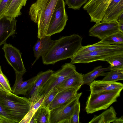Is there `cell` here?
I'll return each mask as SVG.
<instances>
[{
	"instance_id": "obj_1",
	"label": "cell",
	"mask_w": 123,
	"mask_h": 123,
	"mask_svg": "<svg viewBox=\"0 0 123 123\" xmlns=\"http://www.w3.org/2000/svg\"><path fill=\"white\" fill-rule=\"evenodd\" d=\"M82 40L81 37L77 34L61 37L42 57L43 63L53 64L60 61L71 58L82 46Z\"/></svg>"
},
{
	"instance_id": "obj_2",
	"label": "cell",
	"mask_w": 123,
	"mask_h": 123,
	"mask_svg": "<svg viewBox=\"0 0 123 123\" xmlns=\"http://www.w3.org/2000/svg\"><path fill=\"white\" fill-rule=\"evenodd\" d=\"M60 0H37L31 5L29 14L32 21L37 24L39 39L46 36L52 14Z\"/></svg>"
},
{
	"instance_id": "obj_3",
	"label": "cell",
	"mask_w": 123,
	"mask_h": 123,
	"mask_svg": "<svg viewBox=\"0 0 123 123\" xmlns=\"http://www.w3.org/2000/svg\"><path fill=\"white\" fill-rule=\"evenodd\" d=\"M0 103L14 123H19L29 111L32 103L26 97L0 91Z\"/></svg>"
},
{
	"instance_id": "obj_4",
	"label": "cell",
	"mask_w": 123,
	"mask_h": 123,
	"mask_svg": "<svg viewBox=\"0 0 123 123\" xmlns=\"http://www.w3.org/2000/svg\"><path fill=\"white\" fill-rule=\"evenodd\" d=\"M123 54V44L107 45L95 51L74 55L71 58L70 63H88L100 61L117 55Z\"/></svg>"
},
{
	"instance_id": "obj_5",
	"label": "cell",
	"mask_w": 123,
	"mask_h": 123,
	"mask_svg": "<svg viewBox=\"0 0 123 123\" xmlns=\"http://www.w3.org/2000/svg\"><path fill=\"white\" fill-rule=\"evenodd\" d=\"M122 90H115L98 93H90L86 103L85 110L87 114L105 110L117 101Z\"/></svg>"
},
{
	"instance_id": "obj_6",
	"label": "cell",
	"mask_w": 123,
	"mask_h": 123,
	"mask_svg": "<svg viewBox=\"0 0 123 123\" xmlns=\"http://www.w3.org/2000/svg\"><path fill=\"white\" fill-rule=\"evenodd\" d=\"M75 70L76 67L73 64L70 63L63 65L60 69L52 74L43 86L37 97L42 96L46 97L53 88L61 84Z\"/></svg>"
},
{
	"instance_id": "obj_7",
	"label": "cell",
	"mask_w": 123,
	"mask_h": 123,
	"mask_svg": "<svg viewBox=\"0 0 123 123\" xmlns=\"http://www.w3.org/2000/svg\"><path fill=\"white\" fill-rule=\"evenodd\" d=\"M82 94L77 93L70 101L50 110L49 123H70L75 106Z\"/></svg>"
},
{
	"instance_id": "obj_8",
	"label": "cell",
	"mask_w": 123,
	"mask_h": 123,
	"mask_svg": "<svg viewBox=\"0 0 123 123\" xmlns=\"http://www.w3.org/2000/svg\"><path fill=\"white\" fill-rule=\"evenodd\" d=\"M64 0H61L55 8L51 17L46 36H51L60 32L64 29L68 20Z\"/></svg>"
},
{
	"instance_id": "obj_9",
	"label": "cell",
	"mask_w": 123,
	"mask_h": 123,
	"mask_svg": "<svg viewBox=\"0 0 123 123\" xmlns=\"http://www.w3.org/2000/svg\"><path fill=\"white\" fill-rule=\"evenodd\" d=\"M111 0H89L83 7L91 18V22H101Z\"/></svg>"
},
{
	"instance_id": "obj_10",
	"label": "cell",
	"mask_w": 123,
	"mask_h": 123,
	"mask_svg": "<svg viewBox=\"0 0 123 123\" xmlns=\"http://www.w3.org/2000/svg\"><path fill=\"white\" fill-rule=\"evenodd\" d=\"M7 62L15 72L24 74L26 72L19 50L12 45L6 43L2 48Z\"/></svg>"
},
{
	"instance_id": "obj_11",
	"label": "cell",
	"mask_w": 123,
	"mask_h": 123,
	"mask_svg": "<svg viewBox=\"0 0 123 123\" xmlns=\"http://www.w3.org/2000/svg\"><path fill=\"white\" fill-rule=\"evenodd\" d=\"M119 31L118 22L117 21L101 22L96 23L90 29L89 35L102 40Z\"/></svg>"
},
{
	"instance_id": "obj_12",
	"label": "cell",
	"mask_w": 123,
	"mask_h": 123,
	"mask_svg": "<svg viewBox=\"0 0 123 123\" xmlns=\"http://www.w3.org/2000/svg\"><path fill=\"white\" fill-rule=\"evenodd\" d=\"M54 71L49 70L41 72L37 74V77L31 89L27 92L26 98L32 103L37 99L43 86L50 78Z\"/></svg>"
},
{
	"instance_id": "obj_13",
	"label": "cell",
	"mask_w": 123,
	"mask_h": 123,
	"mask_svg": "<svg viewBox=\"0 0 123 123\" xmlns=\"http://www.w3.org/2000/svg\"><path fill=\"white\" fill-rule=\"evenodd\" d=\"M17 20L4 16L0 18V46L7 39L16 33Z\"/></svg>"
},
{
	"instance_id": "obj_14",
	"label": "cell",
	"mask_w": 123,
	"mask_h": 123,
	"mask_svg": "<svg viewBox=\"0 0 123 123\" xmlns=\"http://www.w3.org/2000/svg\"><path fill=\"white\" fill-rule=\"evenodd\" d=\"M81 87L69 88L59 92L49 105L50 110L69 102L76 96Z\"/></svg>"
},
{
	"instance_id": "obj_15",
	"label": "cell",
	"mask_w": 123,
	"mask_h": 123,
	"mask_svg": "<svg viewBox=\"0 0 123 123\" xmlns=\"http://www.w3.org/2000/svg\"><path fill=\"white\" fill-rule=\"evenodd\" d=\"M16 79L14 84L12 87V93L16 95L25 96L33 86L37 77V75L28 80H23V74L15 72Z\"/></svg>"
},
{
	"instance_id": "obj_16",
	"label": "cell",
	"mask_w": 123,
	"mask_h": 123,
	"mask_svg": "<svg viewBox=\"0 0 123 123\" xmlns=\"http://www.w3.org/2000/svg\"><path fill=\"white\" fill-rule=\"evenodd\" d=\"M56 41L52 40L51 36H49L39 39L33 47L34 56L36 59L32 65L40 57H42L48 53Z\"/></svg>"
},
{
	"instance_id": "obj_17",
	"label": "cell",
	"mask_w": 123,
	"mask_h": 123,
	"mask_svg": "<svg viewBox=\"0 0 123 123\" xmlns=\"http://www.w3.org/2000/svg\"><path fill=\"white\" fill-rule=\"evenodd\" d=\"M89 86L91 93H93L122 90L123 88V84L121 83L107 82L102 80H94Z\"/></svg>"
},
{
	"instance_id": "obj_18",
	"label": "cell",
	"mask_w": 123,
	"mask_h": 123,
	"mask_svg": "<svg viewBox=\"0 0 123 123\" xmlns=\"http://www.w3.org/2000/svg\"><path fill=\"white\" fill-rule=\"evenodd\" d=\"M83 84V74L75 70L61 84L55 87L59 92L69 88L81 87Z\"/></svg>"
},
{
	"instance_id": "obj_19",
	"label": "cell",
	"mask_w": 123,
	"mask_h": 123,
	"mask_svg": "<svg viewBox=\"0 0 123 123\" xmlns=\"http://www.w3.org/2000/svg\"><path fill=\"white\" fill-rule=\"evenodd\" d=\"M28 0H12L6 10L4 16L10 18L15 19L20 16L22 13L21 10L25 6Z\"/></svg>"
},
{
	"instance_id": "obj_20",
	"label": "cell",
	"mask_w": 123,
	"mask_h": 123,
	"mask_svg": "<svg viewBox=\"0 0 123 123\" xmlns=\"http://www.w3.org/2000/svg\"><path fill=\"white\" fill-rule=\"evenodd\" d=\"M117 118V113L112 106L99 115H95L89 123H109L113 122Z\"/></svg>"
},
{
	"instance_id": "obj_21",
	"label": "cell",
	"mask_w": 123,
	"mask_h": 123,
	"mask_svg": "<svg viewBox=\"0 0 123 123\" xmlns=\"http://www.w3.org/2000/svg\"><path fill=\"white\" fill-rule=\"evenodd\" d=\"M111 70L110 66L106 68H103L100 65L94 68L91 71L86 74H83L84 84L89 85L97 77L105 76L107 72H105Z\"/></svg>"
},
{
	"instance_id": "obj_22",
	"label": "cell",
	"mask_w": 123,
	"mask_h": 123,
	"mask_svg": "<svg viewBox=\"0 0 123 123\" xmlns=\"http://www.w3.org/2000/svg\"><path fill=\"white\" fill-rule=\"evenodd\" d=\"M50 110L41 105L34 114L29 123H49Z\"/></svg>"
},
{
	"instance_id": "obj_23",
	"label": "cell",
	"mask_w": 123,
	"mask_h": 123,
	"mask_svg": "<svg viewBox=\"0 0 123 123\" xmlns=\"http://www.w3.org/2000/svg\"><path fill=\"white\" fill-rule=\"evenodd\" d=\"M45 96H41L32 103L30 109L19 123H29L34 114L42 104Z\"/></svg>"
},
{
	"instance_id": "obj_24",
	"label": "cell",
	"mask_w": 123,
	"mask_h": 123,
	"mask_svg": "<svg viewBox=\"0 0 123 123\" xmlns=\"http://www.w3.org/2000/svg\"><path fill=\"white\" fill-rule=\"evenodd\" d=\"M105 61L110 64L111 70L123 72V54L113 56L107 58Z\"/></svg>"
},
{
	"instance_id": "obj_25",
	"label": "cell",
	"mask_w": 123,
	"mask_h": 123,
	"mask_svg": "<svg viewBox=\"0 0 123 123\" xmlns=\"http://www.w3.org/2000/svg\"><path fill=\"white\" fill-rule=\"evenodd\" d=\"M99 42L106 45L123 44V33L119 31L105 38Z\"/></svg>"
},
{
	"instance_id": "obj_26",
	"label": "cell",
	"mask_w": 123,
	"mask_h": 123,
	"mask_svg": "<svg viewBox=\"0 0 123 123\" xmlns=\"http://www.w3.org/2000/svg\"><path fill=\"white\" fill-rule=\"evenodd\" d=\"M123 12V0H121L117 5L106 16L104 17L101 22L117 21L119 15Z\"/></svg>"
},
{
	"instance_id": "obj_27",
	"label": "cell",
	"mask_w": 123,
	"mask_h": 123,
	"mask_svg": "<svg viewBox=\"0 0 123 123\" xmlns=\"http://www.w3.org/2000/svg\"><path fill=\"white\" fill-rule=\"evenodd\" d=\"M107 72L102 80L109 82H116L123 80V72L111 70Z\"/></svg>"
},
{
	"instance_id": "obj_28",
	"label": "cell",
	"mask_w": 123,
	"mask_h": 123,
	"mask_svg": "<svg viewBox=\"0 0 123 123\" xmlns=\"http://www.w3.org/2000/svg\"><path fill=\"white\" fill-rule=\"evenodd\" d=\"M107 45H108L103 44L99 42L92 44L88 45L85 46H82L79 49L75 55L93 51Z\"/></svg>"
},
{
	"instance_id": "obj_29",
	"label": "cell",
	"mask_w": 123,
	"mask_h": 123,
	"mask_svg": "<svg viewBox=\"0 0 123 123\" xmlns=\"http://www.w3.org/2000/svg\"><path fill=\"white\" fill-rule=\"evenodd\" d=\"M59 92L58 90L56 87L53 88L45 97L41 105L48 108L50 104Z\"/></svg>"
},
{
	"instance_id": "obj_30",
	"label": "cell",
	"mask_w": 123,
	"mask_h": 123,
	"mask_svg": "<svg viewBox=\"0 0 123 123\" xmlns=\"http://www.w3.org/2000/svg\"><path fill=\"white\" fill-rule=\"evenodd\" d=\"M88 0H65V5H67L68 8L74 10H79L81 6L86 3Z\"/></svg>"
},
{
	"instance_id": "obj_31",
	"label": "cell",
	"mask_w": 123,
	"mask_h": 123,
	"mask_svg": "<svg viewBox=\"0 0 123 123\" xmlns=\"http://www.w3.org/2000/svg\"><path fill=\"white\" fill-rule=\"evenodd\" d=\"M0 83L8 91L12 92L8 80L6 76L3 74L1 67L0 66Z\"/></svg>"
},
{
	"instance_id": "obj_32",
	"label": "cell",
	"mask_w": 123,
	"mask_h": 123,
	"mask_svg": "<svg viewBox=\"0 0 123 123\" xmlns=\"http://www.w3.org/2000/svg\"><path fill=\"white\" fill-rule=\"evenodd\" d=\"M80 104L79 101L76 105L73 114L70 119V123H79V114Z\"/></svg>"
},
{
	"instance_id": "obj_33",
	"label": "cell",
	"mask_w": 123,
	"mask_h": 123,
	"mask_svg": "<svg viewBox=\"0 0 123 123\" xmlns=\"http://www.w3.org/2000/svg\"><path fill=\"white\" fill-rule=\"evenodd\" d=\"M12 0H0V18L4 16L5 12Z\"/></svg>"
},
{
	"instance_id": "obj_34",
	"label": "cell",
	"mask_w": 123,
	"mask_h": 123,
	"mask_svg": "<svg viewBox=\"0 0 123 123\" xmlns=\"http://www.w3.org/2000/svg\"><path fill=\"white\" fill-rule=\"evenodd\" d=\"M0 115L5 117L14 122L11 119L10 117L8 115L4 108L0 103Z\"/></svg>"
},
{
	"instance_id": "obj_35",
	"label": "cell",
	"mask_w": 123,
	"mask_h": 123,
	"mask_svg": "<svg viewBox=\"0 0 123 123\" xmlns=\"http://www.w3.org/2000/svg\"><path fill=\"white\" fill-rule=\"evenodd\" d=\"M0 123H13L9 119L0 115Z\"/></svg>"
},
{
	"instance_id": "obj_36",
	"label": "cell",
	"mask_w": 123,
	"mask_h": 123,
	"mask_svg": "<svg viewBox=\"0 0 123 123\" xmlns=\"http://www.w3.org/2000/svg\"><path fill=\"white\" fill-rule=\"evenodd\" d=\"M113 123H123V116L118 118L117 117L113 122Z\"/></svg>"
},
{
	"instance_id": "obj_37",
	"label": "cell",
	"mask_w": 123,
	"mask_h": 123,
	"mask_svg": "<svg viewBox=\"0 0 123 123\" xmlns=\"http://www.w3.org/2000/svg\"><path fill=\"white\" fill-rule=\"evenodd\" d=\"M118 22L119 31L123 33V22Z\"/></svg>"
},
{
	"instance_id": "obj_38",
	"label": "cell",
	"mask_w": 123,
	"mask_h": 123,
	"mask_svg": "<svg viewBox=\"0 0 123 123\" xmlns=\"http://www.w3.org/2000/svg\"><path fill=\"white\" fill-rule=\"evenodd\" d=\"M117 21L118 22H123V12L119 15Z\"/></svg>"
},
{
	"instance_id": "obj_39",
	"label": "cell",
	"mask_w": 123,
	"mask_h": 123,
	"mask_svg": "<svg viewBox=\"0 0 123 123\" xmlns=\"http://www.w3.org/2000/svg\"><path fill=\"white\" fill-rule=\"evenodd\" d=\"M0 91H7L4 87L0 83Z\"/></svg>"
}]
</instances>
